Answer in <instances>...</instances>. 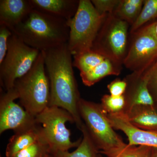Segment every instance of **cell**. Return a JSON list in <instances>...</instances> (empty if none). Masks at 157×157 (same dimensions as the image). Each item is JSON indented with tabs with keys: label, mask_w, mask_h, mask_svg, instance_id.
Segmentation results:
<instances>
[{
	"label": "cell",
	"mask_w": 157,
	"mask_h": 157,
	"mask_svg": "<svg viewBox=\"0 0 157 157\" xmlns=\"http://www.w3.org/2000/svg\"><path fill=\"white\" fill-rule=\"evenodd\" d=\"M50 86L49 106L63 108L70 113L76 126L84 125L78 111L80 99L73 70L72 55L68 43L42 51Z\"/></svg>",
	"instance_id": "1"
},
{
	"label": "cell",
	"mask_w": 157,
	"mask_h": 157,
	"mask_svg": "<svg viewBox=\"0 0 157 157\" xmlns=\"http://www.w3.org/2000/svg\"><path fill=\"white\" fill-rule=\"evenodd\" d=\"M12 32L27 45L42 52L67 43V21L33 9Z\"/></svg>",
	"instance_id": "2"
},
{
	"label": "cell",
	"mask_w": 157,
	"mask_h": 157,
	"mask_svg": "<svg viewBox=\"0 0 157 157\" xmlns=\"http://www.w3.org/2000/svg\"><path fill=\"white\" fill-rule=\"evenodd\" d=\"M78 111L88 133L99 153L116 157L127 146L114 131L101 104L80 98Z\"/></svg>",
	"instance_id": "3"
},
{
	"label": "cell",
	"mask_w": 157,
	"mask_h": 157,
	"mask_svg": "<svg viewBox=\"0 0 157 157\" xmlns=\"http://www.w3.org/2000/svg\"><path fill=\"white\" fill-rule=\"evenodd\" d=\"M14 88L21 104L36 117L49 106L50 86L42 52L30 70L15 81Z\"/></svg>",
	"instance_id": "4"
},
{
	"label": "cell",
	"mask_w": 157,
	"mask_h": 157,
	"mask_svg": "<svg viewBox=\"0 0 157 157\" xmlns=\"http://www.w3.org/2000/svg\"><path fill=\"white\" fill-rule=\"evenodd\" d=\"M107 15H101L90 0H79L76 14L67 21L70 29L68 48L73 56L91 50Z\"/></svg>",
	"instance_id": "5"
},
{
	"label": "cell",
	"mask_w": 157,
	"mask_h": 157,
	"mask_svg": "<svg viewBox=\"0 0 157 157\" xmlns=\"http://www.w3.org/2000/svg\"><path fill=\"white\" fill-rule=\"evenodd\" d=\"M40 52L13 33L8 41L6 56L0 64L1 87L6 91L14 87L15 81L30 70Z\"/></svg>",
	"instance_id": "6"
},
{
	"label": "cell",
	"mask_w": 157,
	"mask_h": 157,
	"mask_svg": "<svg viewBox=\"0 0 157 157\" xmlns=\"http://www.w3.org/2000/svg\"><path fill=\"white\" fill-rule=\"evenodd\" d=\"M37 123L42 124L43 136L50 147L51 152L69 151L76 147L82 138L72 141L71 133L66 123H75L72 116L67 110L55 106H48L36 116Z\"/></svg>",
	"instance_id": "7"
},
{
	"label": "cell",
	"mask_w": 157,
	"mask_h": 157,
	"mask_svg": "<svg viewBox=\"0 0 157 157\" xmlns=\"http://www.w3.org/2000/svg\"><path fill=\"white\" fill-rule=\"evenodd\" d=\"M129 24L113 14L104 19L91 50L123 64L128 50Z\"/></svg>",
	"instance_id": "8"
},
{
	"label": "cell",
	"mask_w": 157,
	"mask_h": 157,
	"mask_svg": "<svg viewBox=\"0 0 157 157\" xmlns=\"http://www.w3.org/2000/svg\"><path fill=\"white\" fill-rule=\"evenodd\" d=\"M131 35L123 65L133 73H141L157 58V36L152 23Z\"/></svg>",
	"instance_id": "9"
},
{
	"label": "cell",
	"mask_w": 157,
	"mask_h": 157,
	"mask_svg": "<svg viewBox=\"0 0 157 157\" xmlns=\"http://www.w3.org/2000/svg\"><path fill=\"white\" fill-rule=\"evenodd\" d=\"M0 97V134L8 130L14 132L38 124L36 117L31 115L24 108L14 102L18 99L14 87L6 91L1 90Z\"/></svg>",
	"instance_id": "10"
},
{
	"label": "cell",
	"mask_w": 157,
	"mask_h": 157,
	"mask_svg": "<svg viewBox=\"0 0 157 157\" xmlns=\"http://www.w3.org/2000/svg\"><path fill=\"white\" fill-rule=\"evenodd\" d=\"M106 116L113 129L120 130L126 135L129 146L143 145L157 148V131H144L134 126L124 111L106 113Z\"/></svg>",
	"instance_id": "11"
},
{
	"label": "cell",
	"mask_w": 157,
	"mask_h": 157,
	"mask_svg": "<svg viewBox=\"0 0 157 157\" xmlns=\"http://www.w3.org/2000/svg\"><path fill=\"white\" fill-rule=\"evenodd\" d=\"M33 9L30 0H1L0 25L7 26L12 31Z\"/></svg>",
	"instance_id": "12"
},
{
	"label": "cell",
	"mask_w": 157,
	"mask_h": 157,
	"mask_svg": "<svg viewBox=\"0 0 157 157\" xmlns=\"http://www.w3.org/2000/svg\"><path fill=\"white\" fill-rule=\"evenodd\" d=\"M133 81V86L128 93L124 94L126 99V106H128L124 112L137 106L153 107L154 101L148 87L146 77L140 73H132L128 76Z\"/></svg>",
	"instance_id": "13"
},
{
	"label": "cell",
	"mask_w": 157,
	"mask_h": 157,
	"mask_svg": "<svg viewBox=\"0 0 157 157\" xmlns=\"http://www.w3.org/2000/svg\"><path fill=\"white\" fill-rule=\"evenodd\" d=\"M43 137L42 127L39 124L14 132L6 147V157L13 156Z\"/></svg>",
	"instance_id": "14"
},
{
	"label": "cell",
	"mask_w": 157,
	"mask_h": 157,
	"mask_svg": "<svg viewBox=\"0 0 157 157\" xmlns=\"http://www.w3.org/2000/svg\"><path fill=\"white\" fill-rule=\"evenodd\" d=\"M34 9L68 21L76 14L78 0H30Z\"/></svg>",
	"instance_id": "15"
},
{
	"label": "cell",
	"mask_w": 157,
	"mask_h": 157,
	"mask_svg": "<svg viewBox=\"0 0 157 157\" xmlns=\"http://www.w3.org/2000/svg\"><path fill=\"white\" fill-rule=\"evenodd\" d=\"M124 113L129 122L137 128L157 131V112L153 107L137 106Z\"/></svg>",
	"instance_id": "16"
},
{
	"label": "cell",
	"mask_w": 157,
	"mask_h": 157,
	"mask_svg": "<svg viewBox=\"0 0 157 157\" xmlns=\"http://www.w3.org/2000/svg\"><path fill=\"white\" fill-rule=\"evenodd\" d=\"M122 65L107 58L90 72L80 75L82 80L86 86H92L106 76L119 75Z\"/></svg>",
	"instance_id": "17"
},
{
	"label": "cell",
	"mask_w": 157,
	"mask_h": 157,
	"mask_svg": "<svg viewBox=\"0 0 157 157\" xmlns=\"http://www.w3.org/2000/svg\"><path fill=\"white\" fill-rule=\"evenodd\" d=\"M81 132L82 134L81 141L75 150L51 152L49 157H98L99 152L93 144L84 124Z\"/></svg>",
	"instance_id": "18"
},
{
	"label": "cell",
	"mask_w": 157,
	"mask_h": 157,
	"mask_svg": "<svg viewBox=\"0 0 157 157\" xmlns=\"http://www.w3.org/2000/svg\"><path fill=\"white\" fill-rule=\"evenodd\" d=\"M143 0H120L113 14L132 25L143 8Z\"/></svg>",
	"instance_id": "19"
},
{
	"label": "cell",
	"mask_w": 157,
	"mask_h": 157,
	"mask_svg": "<svg viewBox=\"0 0 157 157\" xmlns=\"http://www.w3.org/2000/svg\"><path fill=\"white\" fill-rule=\"evenodd\" d=\"M73 66L80 71V75L90 72L107 58L92 50L73 56Z\"/></svg>",
	"instance_id": "20"
},
{
	"label": "cell",
	"mask_w": 157,
	"mask_h": 157,
	"mask_svg": "<svg viewBox=\"0 0 157 157\" xmlns=\"http://www.w3.org/2000/svg\"><path fill=\"white\" fill-rule=\"evenodd\" d=\"M157 17V0L144 1L140 14L135 22L131 26L130 33H134L143 27L146 23Z\"/></svg>",
	"instance_id": "21"
},
{
	"label": "cell",
	"mask_w": 157,
	"mask_h": 157,
	"mask_svg": "<svg viewBox=\"0 0 157 157\" xmlns=\"http://www.w3.org/2000/svg\"><path fill=\"white\" fill-rule=\"evenodd\" d=\"M50 154V147L44 137L11 157H49Z\"/></svg>",
	"instance_id": "22"
},
{
	"label": "cell",
	"mask_w": 157,
	"mask_h": 157,
	"mask_svg": "<svg viewBox=\"0 0 157 157\" xmlns=\"http://www.w3.org/2000/svg\"><path fill=\"white\" fill-rule=\"evenodd\" d=\"M106 113H115L124 111L126 106V99L123 95L116 97L106 94L101 99V104Z\"/></svg>",
	"instance_id": "23"
},
{
	"label": "cell",
	"mask_w": 157,
	"mask_h": 157,
	"mask_svg": "<svg viewBox=\"0 0 157 157\" xmlns=\"http://www.w3.org/2000/svg\"><path fill=\"white\" fill-rule=\"evenodd\" d=\"M152 148L150 147L138 146H127L116 157H151Z\"/></svg>",
	"instance_id": "24"
},
{
	"label": "cell",
	"mask_w": 157,
	"mask_h": 157,
	"mask_svg": "<svg viewBox=\"0 0 157 157\" xmlns=\"http://www.w3.org/2000/svg\"><path fill=\"white\" fill-rule=\"evenodd\" d=\"M139 73L147 79L150 94L155 92L157 95V58L144 71Z\"/></svg>",
	"instance_id": "25"
},
{
	"label": "cell",
	"mask_w": 157,
	"mask_h": 157,
	"mask_svg": "<svg viewBox=\"0 0 157 157\" xmlns=\"http://www.w3.org/2000/svg\"><path fill=\"white\" fill-rule=\"evenodd\" d=\"M120 0H92V3L101 15L113 14Z\"/></svg>",
	"instance_id": "26"
},
{
	"label": "cell",
	"mask_w": 157,
	"mask_h": 157,
	"mask_svg": "<svg viewBox=\"0 0 157 157\" xmlns=\"http://www.w3.org/2000/svg\"><path fill=\"white\" fill-rule=\"evenodd\" d=\"M13 33L7 26L0 25V64L2 62L8 50V41Z\"/></svg>",
	"instance_id": "27"
},
{
	"label": "cell",
	"mask_w": 157,
	"mask_h": 157,
	"mask_svg": "<svg viewBox=\"0 0 157 157\" xmlns=\"http://www.w3.org/2000/svg\"><path fill=\"white\" fill-rule=\"evenodd\" d=\"M128 83L125 79H117L107 85V89L111 95L119 97L122 96L126 91Z\"/></svg>",
	"instance_id": "28"
},
{
	"label": "cell",
	"mask_w": 157,
	"mask_h": 157,
	"mask_svg": "<svg viewBox=\"0 0 157 157\" xmlns=\"http://www.w3.org/2000/svg\"><path fill=\"white\" fill-rule=\"evenodd\" d=\"M151 157H157V148H152Z\"/></svg>",
	"instance_id": "29"
},
{
	"label": "cell",
	"mask_w": 157,
	"mask_h": 157,
	"mask_svg": "<svg viewBox=\"0 0 157 157\" xmlns=\"http://www.w3.org/2000/svg\"><path fill=\"white\" fill-rule=\"evenodd\" d=\"M152 24L153 25L155 33L157 36V21H156V22L152 23Z\"/></svg>",
	"instance_id": "30"
},
{
	"label": "cell",
	"mask_w": 157,
	"mask_h": 157,
	"mask_svg": "<svg viewBox=\"0 0 157 157\" xmlns=\"http://www.w3.org/2000/svg\"><path fill=\"white\" fill-rule=\"evenodd\" d=\"M99 154H98V157H103L101 155H99Z\"/></svg>",
	"instance_id": "31"
}]
</instances>
